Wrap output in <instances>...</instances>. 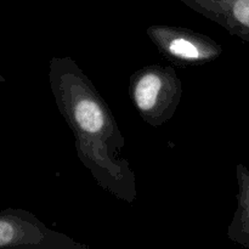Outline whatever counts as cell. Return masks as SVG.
Returning <instances> with one entry per match:
<instances>
[{
    "mask_svg": "<svg viewBox=\"0 0 249 249\" xmlns=\"http://www.w3.org/2000/svg\"><path fill=\"white\" fill-rule=\"evenodd\" d=\"M50 77L57 106L74 131L84 164L104 187H107V177L111 184H123L126 172L113 157L121 153L125 140L107 105L70 58H53Z\"/></svg>",
    "mask_w": 249,
    "mask_h": 249,
    "instance_id": "cell-1",
    "label": "cell"
},
{
    "mask_svg": "<svg viewBox=\"0 0 249 249\" xmlns=\"http://www.w3.org/2000/svg\"><path fill=\"white\" fill-rule=\"evenodd\" d=\"M218 22L232 36L249 41V0H180Z\"/></svg>",
    "mask_w": 249,
    "mask_h": 249,
    "instance_id": "cell-5",
    "label": "cell"
},
{
    "mask_svg": "<svg viewBox=\"0 0 249 249\" xmlns=\"http://www.w3.org/2000/svg\"><path fill=\"white\" fill-rule=\"evenodd\" d=\"M130 92L142 118L152 125H160L174 114L181 84L170 67L152 66L134 75Z\"/></svg>",
    "mask_w": 249,
    "mask_h": 249,
    "instance_id": "cell-2",
    "label": "cell"
},
{
    "mask_svg": "<svg viewBox=\"0 0 249 249\" xmlns=\"http://www.w3.org/2000/svg\"><path fill=\"white\" fill-rule=\"evenodd\" d=\"M148 34L163 55L179 62H204L220 53L214 43L184 31L152 27Z\"/></svg>",
    "mask_w": 249,
    "mask_h": 249,
    "instance_id": "cell-4",
    "label": "cell"
},
{
    "mask_svg": "<svg viewBox=\"0 0 249 249\" xmlns=\"http://www.w3.org/2000/svg\"><path fill=\"white\" fill-rule=\"evenodd\" d=\"M29 246L40 248H85L72 238L49 230L36 219L26 215H0V247Z\"/></svg>",
    "mask_w": 249,
    "mask_h": 249,
    "instance_id": "cell-3",
    "label": "cell"
}]
</instances>
